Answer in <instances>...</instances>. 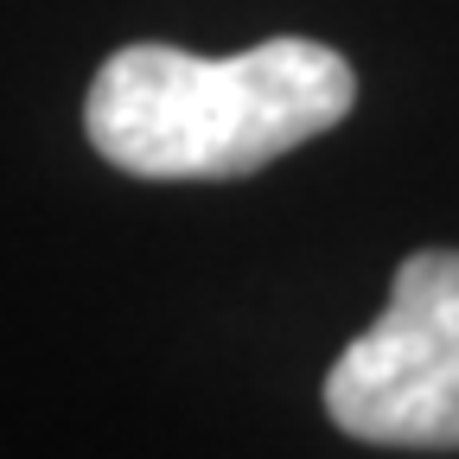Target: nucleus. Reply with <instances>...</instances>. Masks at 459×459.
Here are the masks:
<instances>
[{"mask_svg": "<svg viewBox=\"0 0 459 459\" xmlns=\"http://www.w3.org/2000/svg\"><path fill=\"white\" fill-rule=\"evenodd\" d=\"M351 102V65L319 39H268L237 57L128 45L96 71L83 128L134 179H243L338 128Z\"/></svg>", "mask_w": 459, "mask_h": 459, "instance_id": "obj_1", "label": "nucleus"}, {"mask_svg": "<svg viewBox=\"0 0 459 459\" xmlns=\"http://www.w3.org/2000/svg\"><path fill=\"white\" fill-rule=\"evenodd\" d=\"M325 415L370 446H459V249L395 268L383 319L325 370Z\"/></svg>", "mask_w": 459, "mask_h": 459, "instance_id": "obj_2", "label": "nucleus"}]
</instances>
